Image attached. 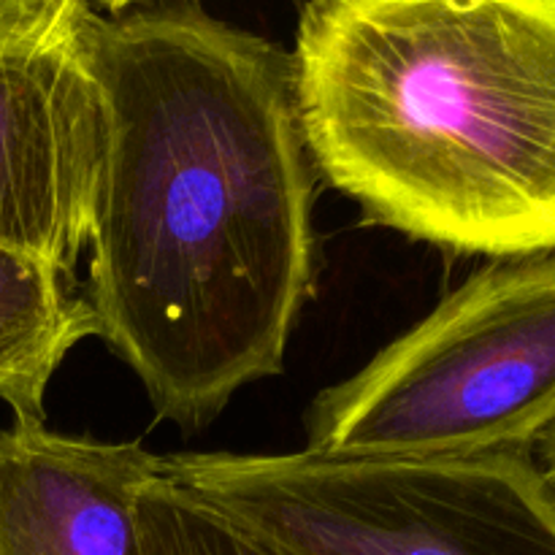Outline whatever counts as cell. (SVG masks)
I'll return each instance as SVG.
<instances>
[{
  "instance_id": "cell-1",
  "label": "cell",
  "mask_w": 555,
  "mask_h": 555,
  "mask_svg": "<svg viewBox=\"0 0 555 555\" xmlns=\"http://www.w3.org/2000/svg\"><path fill=\"white\" fill-rule=\"evenodd\" d=\"M85 296L160 421L209 426L274 377L314 282L318 168L293 52L163 3L101 14Z\"/></svg>"
},
{
  "instance_id": "cell-2",
  "label": "cell",
  "mask_w": 555,
  "mask_h": 555,
  "mask_svg": "<svg viewBox=\"0 0 555 555\" xmlns=\"http://www.w3.org/2000/svg\"><path fill=\"white\" fill-rule=\"evenodd\" d=\"M293 65L314 168L369 222L555 253V0H307Z\"/></svg>"
},
{
  "instance_id": "cell-3",
  "label": "cell",
  "mask_w": 555,
  "mask_h": 555,
  "mask_svg": "<svg viewBox=\"0 0 555 555\" xmlns=\"http://www.w3.org/2000/svg\"><path fill=\"white\" fill-rule=\"evenodd\" d=\"M555 426V253L493 258L361 372L323 390L307 448L341 459L534 455Z\"/></svg>"
},
{
  "instance_id": "cell-4",
  "label": "cell",
  "mask_w": 555,
  "mask_h": 555,
  "mask_svg": "<svg viewBox=\"0 0 555 555\" xmlns=\"http://www.w3.org/2000/svg\"><path fill=\"white\" fill-rule=\"evenodd\" d=\"M160 475L282 555H555L534 455H160Z\"/></svg>"
},
{
  "instance_id": "cell-5",
  "label": "cell",
  "mask_w": 555,
  "mask_h": 555,
  "mask_svg": "<svg viewBox=\"0 0 555 555\" xmlns=\"http://www.w3.org/2000/svg\"><path fill=\"white\" fill-rule=\"evenodd\" d=\"M87 0H0V244L74 271L101 141Z\"/></svg>"
},
{
  "instance_id": "cell-6",
  "label": "cell",
  "mask_w": 555,
  "mask_h": 555,
  "mask_svg": "<svg viewBox=\"0 0 555 555\" xmlns=\"http://www.w3.org/2000/svg\"><path fill=\"white\" fill-rule=\"evenodd\" d=\"M157 475L141 442L0 428V555H144L135 499Z\"/></svg>"
},
{
  "instance_id": "cell-7",
  "label": "cell",
  "mask_w": 555,
  "mask_h": 555,
  "mask_svg": "<svg viewBox=\"0 0 555 555\" xmlns=\"http://www.w3.org/2000/svg\"><path fill=\"white\" fill-rule=\"evenodd\" d=\"M95 336L74 271L0 244V401L14 423L47 421V388L68 352Z\"/></svg>"
},
{
  "instance_id": "cell-8",
  "label": "cell",
  "mask_w": 555,
  "mask_h": 555,
  "mask_svg": "<svg viewBox=\"0 0 555 555\" xmlns=\"http://www.w3.org/2000/svg\"><path fill=\"white\" fill-rule=\"evenodd\" d=\"M135 515L144 555H282L163 475L141 488Z\"/></svg>"
},
{
  "instance_id": "cell-9",
  "label": "cell",
  "mask_w": 555,
  "mask_h": 555,
  "mask_svg": "<svg viewBox=\"0 0 555 555\" xmlns=\"http://www.w3.org/2000/svg\"><path fill=\"white\" fill-rule=\"evenodd\" d=\"M534 459H537V466L542 469V475H545V480L551 482L553 491H555V426L551 428V434H547V437L540 442Z\"/></svg>"
},
{
  "instance_id": "cell-10",
  "label": "cell",
  "mask_w": 555,
  "mask_h": 555,
  "mask_svg": "<svg viewBox=\"0 0 555 555\" xmlns=\"http://www.w3.org/2000/svg\"><path fill=\"white\" fill-rule=\"evenodd\" d=\"M87 3L103 9L106 11V16H114V14H125V11L141 9V5L152 3V0H87Z\"/></svg>"
}]
</instances>
